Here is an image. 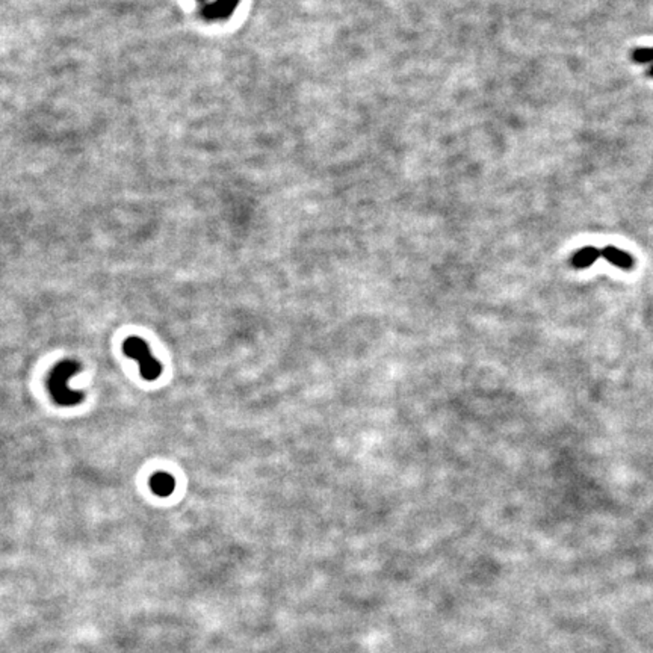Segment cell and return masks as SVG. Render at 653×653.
<instances>
[{"label": "cell", "mask_w": 653, "mask_h": 653, "mask_svg": "<svg viewBox=\"0 0 653 653\" xmlns=\"http://www.w3.org/2000/svg\"><path fill=\"white\" fill-rule=\"evenodd\" d=\"M123 349H125L126 356L138 362L142 378L153 381L161 377L162 364L159 360H156L151 356L150 348L146 340H142L138 336L127 337L123 344Z\"/></svg>", "instance_id": "obj_2"}, {"label": "cell", "mask_w": 653, "mask_h": 653, "mask_svg": "<svg viewBox=\"0 0 653 653\" xmlns=\"http://www.w3.org/2000/svg\"><path fill=\"white\" fill-rule=\"evenodd\" d=\"M198 2H204V0H198Z\"/></svg>", "instance_id": "obj_9"}, {"label": "cell", "mask_w": 653, "mask_h": 653, "mask_svg": "<svg viewBox=\"0 0 653 653\" xmlns=\"http://www.w3.org/2000/svg\"><path fill=\"white\" fill-rule=\"evenodd\" d=\"M150 487H151V490L156 493L158 496L165 497V496H170L174 492L175 481H174V478L171 477L170 473L158 472V473H154L151 477Z\"/></svg>", "instance_id": "obj_4"}, {"label": "cell", "mask_w": 653, "mask_h": 653, "mask_svg": "<svg viewBox=\"0 0 653 653\" xmlns=\"http://www.w3.org/2000/svg\"><path fill=\"white\" fill-rule=\"evenodd\" d=\"M649 76H650V77H653V67L649 70Z\"/></svg>", "instance_id": "obj_8"}, {"label": "cell", "mask_w": 653, "mask_h": 653, "mask_svg": "<svg viewBox=\"0 0 653 653\" xmlns=\"http://www.w3.org/2000/svg\"><path fill=\"white\" fill-rule=\"evenodd\" d=\"M81 371V364L76 360H62L54 366L49 375L47 387L54 403L69 407L82 401V393L69 386V381Z\"/></svg>", "instance_id": "obj_1"}, {"label": "cell", "mask_w": 653, "mask_h": 653, "mask_svg": "<svg viewBox=\"0 0 653 653\" xmlns=\"http://www.w3.org/2000/svg\"><path fill=\"white\" fill-rule=\"evenodd\" d=\"M602 256L610 262L613 265H616V267L618 268H622V270H632L634 267V259L632 256H630V254H628L626 251H622V250H618L616 247H606L603 251H602Z\"/></svg>", "instance_id": "obj_5"}, {"label": "cell", "mask_w": 653, "mask_h": 653, "mask_svg": "<svg viewBox=\"0 0 653 653\" xmlns=\"http://www.w3.org/2000/svg\"><path fill=\"white\" fill-rule=\"evenodd\" d=\"M632 59L638 64H647L653 61V47H643L635 49L632 52Z\"/></svg>", "instance_id": "obj_7"}, {"label": "cell", "mask_w": 653, "mask_h": 653, "mask_svg": "<svg viewBox=\"0 0 653 653\" xmlns=\"http://www.w3.org/2000/svg\"><path fill=\"white\" fill-rule=\"evenodd\" d=\"M599 256H601V251L597 248L585 247L574 254L572 263L574 268H589L590 265H593Z\"/></svg>", "instance_id": "obj_6"}, {"label": "cell", "mask_w": 653, "mask_h": 653, "mask_svg": "<svg viewBox=\"0 0 653 653\" xmlns=\"http://www.w3.org/2000/svg\"><path fill=\"white\" fill-rule=\"evenodd\" d=\"M239 0H214L202 8V16L207 20H223L233 14Z\"/></svg>", "instance_id": "obj_3"}]
</instances>
